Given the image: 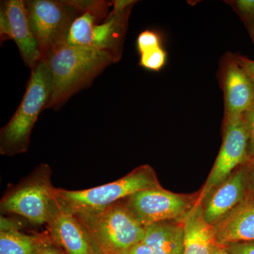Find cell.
Masks as SVG:
<instances>
[{"instance_id":"6da1fadb","label":"cell","mask_w":254,"mask_h":254,"mask_svg":"<svg viewBox=\"0 0 254 254\" xmlns=\"http://www.w3.org/2000/svg\"><path fill=\"white\" fill-rule=\"evenodd\" d=\"M52 76V93L46 109L60 110L73 95L87 88L105 68L119 60L109 52L69 46L66 43L43 58Z\"/></svg>"},{"instance_id":"7a4b0ae2","label":"cell","mask_w":254,"mask_h":254,"mask_svg":"<svg viewBox=\"0 0 254 254\" xmlns=\"http://www.w3.org/2000/svg\"><path fill=\"white\" fill-rule=\"evenodd\" d=\"M52 84L51 71L46 62L42 59L31 70L26 91L14 115L1 128V155L14 156L27 151L33 127L49 103Z\"/></svg>"},{"instance_id":"3957f363","label":"cell","mask_w":254,"mask_h":254,"mask_svg":"<svg viewBox=\"0 0 254 254\" xmlns=\"http://www.w3.org/2000/svg\"><path fill=\"white\" fill-rule=\"evenodd\" d=\"M91 237L98 254H128L144 240L145 227L123 200L103 210L73 214Z\"/></svg>"},{"instance_id":"277c9868","label":"cell","mask_w":254,"mask_h":254,"mask_svg":"<svg viewBox=\"0 0 254 254\" xmlns=\"http://www.w3.org/2000/svg\"><path fill=\"white\" fill-rule=\"evenodd\" d=\"M52 173L48 164H40L6 190L0 201L1 213L18 215L35 225H47L53 221L61 213V208L57 188L52 183Z\"/></svg>"},{"instance_id":"5b68a950","label":"cell","mask_w":254,"mask_h":254,"mask_svg":"<svg viewBox=\"0 0 254 254\" xmlns=\"http://www.w3.org/2000/svg\"><path fill=\"white\" fill-rule=\"evenodd\" d=\"M161 187L155 170L148 165L138 167L116 181L82 190L56 189L61 211L75 214L97 211L131 195Z\"/></svg>"},{"instance_id":"8992f818","label":"cell","mask_w":254,"mask_h":254,"mask_svg":"<svg viewBox=\"0 0 254 254\" xmlns=\"http://www.w3.org/2000/svg\"><path fill=\"white\" fill-rule=\"evenodd\" d=\"M136 1H112L113 9L102 21L91 13H83L73 21L66 43L109 52L120 61L123 55L128 17Z\"/></svg>"},{"instance_id":"52a82bcc","label":"cell","mask_w":254,"mask_h":254,"mask_svg":"<svg viewBox=\"0 0 254 254\" xmlns=\"http://www.w3.org/2000/svg\"><path fill=\"white\" fill-rule=\"evenodd\" d=\"M24 1L30 25L43 59L66 43L71 25L81 13L71 0Z\"/></svg>"},{"instance_id":"ba28073f","label":"cell","mask_w":254,"mask_h":254,"mask_svg":"<svg viewBox=\"0 0 254 254\" xmlns=\"http://www.w3.org/2000/svg\"><path fill=\"white\" fill-rule=\"evenodd\" d=\"M197 197L174 193L160 187L138 192L125 200L145 227L158 222L182 221L193 208Z\"/></svg>"},{"instance_id":"9c48e42d","label":"cell","mask_w":254,"mask_h":254,"mask_svg":"<svg viewBox=\"0 0 254 254\" xmlns=\"http://www.w3.org/2000/svg\"><path fill=\"white\" fill-rule=\"evenodd\" d=\"M223 125L221 148L195 205L202 204L214 189L248 161V134L244 116L224 121Z\"/></svg>"},{"instance_id":"30bf717a","label":"cell","mask_w":254,"mask_h":254,"mask_svg":"<svg viewBox=\"0 0 254 254\" xmlns=\"http://www.w3.org/2000/svg\"><path fill=\"white\" fill-rule=\"evenodd\" d=\"M219 78L224 95V121L242 118L254 107V83L233 53L220 60Z\"/></svg>"},{"instance_id":"8fae6325","label":"cell","mask_w":254,"mask_h":254,"mask_svg":"<svg viewBox=\"0 0 254 254\" xmlns=\"http://www.w3.org/2000/svg\"><path fill=\"white\" fill-rule=\"evenodd\" d=\"M247 186L248 179L246 163L214 189L203 202L205 221L215 226L238 208L247 199Z\"/></svg>"},{"instance_id":"7c38bea8","label":"cell","mask_w":254,"mask_h":254,"mask_svg":"<svg viewBox=\"0 0 254 254\" xmlns=\"http://www.w3.org/2000/svg\"><path fill=\"white\" fill-rule=\"evenodd\" d=\"M1 9L9 21L11 39L14 40L26 66L31 69L41 61V55L23 0L1 1Z\"/></svg>"},{"instance_id":"4fadbf2b","label":"cell","mask_w":254,"mask_h":254,"mask_svg":"<svg viewBox=\"0 0 254 254\" xmlns=\"http://www.w3.org/2000/svg\"><path fill=\"white\" fill-rule=\"evenodd\" d=\"M47 226V232L65 254H98L91 237L77 217L61 211Z\"/></svg>"},{"instance_id":"5bb4252c","label":"cell","mask_w":254,"mask_h":254,"mask_svg":"<svg viewBox=\"0 0 254 254\" xmlns=\"http://www.w3.org/2000/svg\"><path fill=\"white\" fill-rule=\"evenodd\" d=\"M184 254H213L218 245L215 227L205 221L203 205H193L182 220Z\"/></svg>"},{"instance_id":"9a60e30c","label":"cell","mask_w":254,"mask_h":254,"mask_svg":"<svg viewBox=\"0 0 254 254\" xmlns=\"http://www.w3.org/2000/svg\"><path fill=\"white\" fill-rule=\"evenodd\" d=\"M214 227L219 245L254 242V200L247 197L238 208Z\"/></svg>"},{"instance_id":"2e32d148","label":"cell","mask_w":254,"mask_h":254,"mask_svg":"<svg viewBox=\"0 0 254 254\" xmlns=\"http://www.w3.org/2000/svg\"><path fill=\"white\" fill-rule=\"evenodd\" d=\"M48 237V232L27 235L20 230L17 224L1 217L0 254H38Z\"/></svg>"},{"instance_id":"e0dca14e","label":"cell","mask_w":254,"mask_h":254,"mask_svg":"<svg viewBox=\"0 0 254 254\" xmlns=\"http://www.w3.org/2000/svg\"><path fill=\"white\" fill-rule=\"evenodd\" d=\"M144 241L153 254H184L183 222H162L145 227Z\"/></svg>"},{"instance_id":"ac0fdd59","label":"cell","mask_w":254,"mask_h":254,"mask_svg":"<svg viewBox=\"0 0 254 254\" xmlns=\"http://www.w3.org/2000/svg\"><path fill=\"white\" fill-rule=\"evenodd\" d=\"M240 16L254 44V0L225 1Z\"/></svg>"},{"instance_id":"d6986e66","label":"cell","mask_w":254,"mask_h":254,"mask_svg":"<svg viewBox=\"0 0 254 254\" xmlns=\"http://www.w3.org/2000/svg\"><path fill=\"white\" fill-rule=\"evenodd\" d=\"M168 60V53L163 47L140 55V66L150 71H159L165 66Z\"/></svg>"},{"instance_id":"ffe728a7","label":"cell","mask_w":254,"mask_h":254,"mask_svg":"<svg viewBox=\"0 0 254 254\" xmlns=\"http://www.w3.org/2000/svg\"><path fill=\"white\" fill-rule=\"evenodd\" d=\"M162 37L158 32L145 30L138 35L136 40V48L140 55L160 48Z\"/></svg>"},{"instance_id":"44dd1931","label":"cell","mask_w":254,"mask_h":254,"mask_svg":"<svg viewBox=\"0 0 254 254\" xmlns=\"http://www.w3.org/2000/svg\"><path fill=\"white\" fill-rule=\"evenodd\" d=\"M248 134V160H254V107L244 115Z\"/></svg>"},{"instance_id":"7402d4cb","label":"cell","mask_w":254,"mask_h":254,"mask_svg":"<svg viewBox=\"0 0 254 254\" xmlns=\"http://www.w3.org/2000/svg\"><path fill=\"white\" fill-rule=\"evenodd\" d=\"M224 247L232 254H254V242L229 244Z\"/></svg>"},{"instance_id":"603a6c76","label":"cell","mask_w":254,"mask_h":254,"mask_svg":"<svg viewBox=\"0 0 254 254\" xmlns=\"http://www.w3.org/2000/svg\"><path fill=\"white\" fill-rule=\"evenodd\" d=\"M234 57L237 63L248 73L254 83V60L240 54H234Z\"/></svg>"},{"instance_id":"cb8c5ba5","label":"cell","mask_w":254,"mask_h":254,"mask_svg":"<svg viewBox=\"0 0 254 254\" xmlns=\"http://www.w3.org/2000/svg\"><path fill=\"white\" fill-rule=\"evenodd\" d=\"M38 254H65L63 251L60 250L59 247L53 243L51 238H50L49 234H48V238L46 242L43 244Z\"/></svg>"},{"instance_id":"d4e9b609","label":"cell","mask_w":254,"mask_h":254,"mask_svg":"<svg viewBox=\"0 0 254 254\" xmlns=\"http://www.w3.org/2000/svg\"><path fill=\"white\" fill-rule=\"evenodd\" d=\"M128 254H153L151 248L145 243V241L138 242L133 246Z\"/></svg>"},{"instance_id":"484cf974","label":"cell","mask_w":254,"mask_h":254,"mask_svg":"<svg viewBox=\"0 0 254 254\" xmlns=\"http://www.w3.org/2000/svg\"><path fill=\"white\" fill-rule=\"evenodd\" d=\"M247 166L248 185H250L254 193V160H249L247 162Z\"/></svg>"},{"instance_id":"4316f807","label":"cell","mask_w":254,"mask_h":254,"mask_svg":"<svg viewBox=\"0 0 254 254\" xmlns=\"http://www.w3.org/2000/svg\"><path fill=\"white\" fill-rule=\"evenodd\" d=\"M213 254H232L230 253V252H227L226 249L225 248V247L222 245H216V247L214 249V251L213 252Z\"/></svg>"}]
</instances>
